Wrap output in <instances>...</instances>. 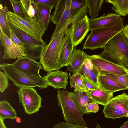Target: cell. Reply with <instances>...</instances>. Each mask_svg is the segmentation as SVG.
Here are the masks:
<instances>
[{
	"label": "cell",
	"mask_w": 128,
	"mask_h": 128,
	"mask_svg": "<svg viewBox=\"0 0 128 128\" xmlns=\"http://www.w3.org/2000/svg\"><path fill=\"white\" fill-rule=\"evenodd\" d=\"M86 92L94 102L104 106L107 104L113 96V92L105 90L101 88L88 90Z\"/></svg>",
	"instance_id": "ac0fdd59"
},
{
	"label": "cell",
	"mask_w": 128,
	"mask_h": 128,
	"mask_svg": "<svg viewBox=\"0 0 128 128\" xmlns=\"http://www.w3.org/2000/svg\"><path fill=\"white\" fill-rule=\"evenodd\" d=\"M9 38L15 44L24 49L26 52L24 44L16 35L10 26Z\"/></svg>",
	"instance_id": "ab89813d"
},
{
	"label": "cell",
	"mask_w": 128,
	"mask_h": 128,
	"mask_svg": "<svg viewBox=\"0 0 128 128\" xmlns=\"http://www.w3.org/2000/svg\"><path fill=\"white\" fill-rule=\"evenodd\" d=\"M86 1L91 18L92 19L97 18L104 0H86Z\"/></svg>",
	"instance_id": "4316f807"
},
{
	"label": "cell",
	"mask_w": 128,
	"mask_h": 128,
	"mask_svg": "<svg viewBox=\"0 0 128 128\" xmlns=\"http://www.w3.org/2000/svg\"><path fill=\"white\" fill-rule=\"evenodd\" d=\"M106 104L115 108L128 118V94L125 92L113 97Z\"/></svg>",
	"instance_id": "44dd1931"
},
{
	"label": "cell",
	"mask_w": 128,
	"mask_h": 128,
	"mask_svg": "<svg viewBox=\"0 0 128 128\" xmlns=\"http://www.w3.org/2000/svg\"><path fill=\"white\" fill-rule=\"evenodd\" d=\"M68 25L62 29L44 47L40 58L42 68L46 72L59 70L60 60L62 48L66 39Z\"/></svg>",
	"instance_id": "6da1fadb"
},
{
	"label": "cell",
	"mask_w": 128,
	"mask_h": 128,
	"mask_svg": "<svg viewBox=\"0 0 128 128\" xmlns=\"http://www.w3.org/2000/svg\"><path fill=\"white\" fill-rule=\"evenodd\" d=\"M8 23L38 40H43L41 30L33 23L8 10L7 14Z\"/></svg>",
	"instance_id": "ba28073f"
},
{
	"label": "cell",
	"mask_w": 128,
	"mask_h": 128,
	"mask_svg": "<svg viewBox=\"0 0 128 128\" xmlns=\"http://www.w3.org/2000/svg\"><path fill=\"white\" fill-rule=\"evenodd\" d=\"M86 6V0H72L70 7L72 17L82 8Z\"/></svg>",
	"instance_id": "d6a6232c"
},
{
	"label": "cell",
	"mask_w": 128,
	"mask_h": 128,
	"mask_svg": "<svg viewBox=\"0 0 128 128\" xmlns=\"http://www.w3.org/2000/svg\"><path fill=\"white\" fill-rule=\"evenodd\" d=\"M70 94L79 110L84 114H88L85 105L87 104L94 102L89 97L86 92L85 91L70 92Z\"/></svg>",
	"instance_id": "d6986e66"
},
{
	"label": "cell",
	"mask_w": 128,
	"mask_h": 128,
	"mask_svg": "<svg viewBox=\"0 0 128 128\" xmlns=\"http://www.w3.org/2000/svg\"><path fill=\"white\" fill-rule=\"evenodd\" d=\"M52 128H88L86 126L78 124H75L68 122H59Z\"/></svg>",
	"instance_id": "8d00e7d4"
},
{
	"label": "cell",
	"mask_w": 128,
	"mask_h": 128,
	"mask_svg": "<svg viewBox=\"0 0 128 128\" xmlns=\"http://www.w3.org/2000/svg\"><path fill=\"white\" fill-rule=\"evenodd\" d=\"M8 77L4 72L0 71V90L4 92L9 86Z\"/></svg>",
	"instance_id": "f35d334b"
},
{
	"label": "cell",
	"mask_w": 128,
	"mask_h": 128,
	"mask_svg": "<svg viewBox=\"0 0 128 128\" xmlns=\"http://www.w3.org/2000/svg\"><path fill=\"white\" fill-rule=\"evenodd\" d=\"M88 58L85 62L80 70L77 74H80L86 77L88 76L92 69L93 65L92 61Z\"/></svg>",
	"instance_id": "e575fe53"
},
{
	"label": "cell",
	"mask_w": 128,
	"mask_h": 128,
	"mask_svg": "<svg viewBox=\"0 0 128 128\" xmlns=\"http://www.w3.org/2000/svg\"><path fill=\"white\" fill-rule=\"evenodd\" d=\"M106 1L112 4V8L116 14L120 16L128 15V0H107Z\"/></svg>",
	"instance_id": "d4e9b609"
},
{
	"label": "cell",
	"mask_w": 128,
	"mask_h": 128,
	"mask_svg": "<svg viewBox=\"0 0 128 128\" xmlns=\"http://www.w3.org/2000/svg\"><path fill=\"white\" fill-rule=\"evenodd\" d=\"M67 0H58L55 10L51 16L50 20L56 26L59 22L65 10Z\"/></svg>",
	"instance_id": "484cf974"
},
{
	"label": "cell",
	"mask_w": 128,
	"mask_h": 128,
	"mask_svg": "<svg viewBox=\"0 0 128 128\" xmlns=\"http://www.w3.org/2000/svg\"><path fill=\"white\" fill-rule=\"evenodd\" d=\"M4 120L0 118V128H7L5 125Z\"/></svg>",
	"instance_id": "f6af8a7d"
},
{
	"label": "cell",
	"mask_w": 128,
	"mask_h": 128,
	"mask_svg": "<svg viewBox=\"0 0 128 128\" xmlns=\"http://www.w3.org/2000/svg\"><path fill=\"white\" fill-rule=\"evenodd\" d=\"M68 77L71 88H74V92H86L82 83V76L80 74L78 73L72 76L70 73Z\"/></svg>",
	"instance_id": "f546056e"
},
{
	"label": "cell",
	"mask_w": 128,
	"mask_h": 128,
	"mask_svg": "<svg viewBox=\"0 0 128 128\" xmlns=\"http://www.w3.org/2000/svg\"><path fill=\"white\" fill-rule=\"evenodd\" d=\"M0 28L4 33L9 38L10 36V26L7 18V14L9 10L6 6L3 7L0 5Z\"/></svg>",
	"instance_id": "83f0119b"
},
{
	"label": "cell",
	"mask_w": 128,
	"mask_h": 128,
	"mask_svg": "<svg viewBox=\"0 0 128 128\" xmlns=\"http://www.w3.org/2000/svg\"><path fill=\"white\" fill-rule=\"evenodd\" d=\"M90 55L83 51L74 48L70 60L67 70L72 73V75L77 74L80 70L85 62Z\"/></svg>",
	"instance_id": "4fadbf2b"
},
{
	"label": "cell",
	"mask_w": 128,
	"mask_h": 128,
	"mask_svg": "<svg viewBox=\"0 0 128 128\" xmlns=\"http://www.w3.org/2000/svg\"><path fill=\"white\" fill-rule=\"evenodd\" d=\"M58 0H34L37 4L46 5L55 7Z\"/></svg>",
	"instance_id": "b9f144b4"
},
{
	"label": "cell",
	"mask_w": 128,
	"mask_h": 128,
	"mask_svg": "<svg viewBox=\"0 0 128 128\" xmlns=\"http://www.w3.org/2000/svg\"><path fill=\"white\" fill-rule=\"evenodd\" d=\"M122 32L128 41V24L124 26Z\"/></svg>",
	"instance_id": "7bdbcfd3"
},
{
	"label": "cell",
	"mask_w": 128,
	"mask_h": 128,
	"mask_svg": "<svg viewBox=\"0 0 128 128\" xmlns=\"http://www.w3.org/2000/svg\"><path fill=\"white\" fill-rule=\"evenodd\" d=\"M88 59L97 67L100 73L101 71H104L115 74H128V69L104 59L98 55H90Z\"/></svg>",
	"instance_id": "9c48e42d"
},
{
	"label": "cell",
	"mask_w": 128,
	"mask_h": 128,
	"mask_svg": "<svg viewBox=\"0 0 128 128\" xmlns=\"http://www.w3.org/2000/svg\"><path fill=\"white\" fill-rule=\"evenodd\" d=\"M85 107L88 114L90 112L96 113L99 110L98 104L94 102L86 104Z\"/></svg>",
	"instance_id": "60d3db41"
},
{
	"label": "cell",
	"mask_w": 128,
	"mask_h": 128,
	"mask_svg": "<svg viewBox=\"0 0 128 128\" xmlns=\"http://www.w3.org/2000/svg\"><path fill=\"white\" fill-rule=\"evenodd\" d=\"M19 102L22 104L26 113L28 115L38 112L41 104L42 99L33 88L25 87L17 91Z\"/></svg>",
	"instance_id": "52a82bcc"
},
{
	"label": "cell",
	"mask_w": 128,
	"mask_h": 128,
	"mask_svg": "<svg viewBox=\"0 0 128 128\" xmlns=\"http://www.w3.org/2000/svg\"><path fill=\"white\" fill-rule=\"evenodd\" d=\"M72 0H67L64 12L57 25L56 26L50 40L57 35L67 25L71 24L72 17L70 12V4Z\"/></svg>",
	"instance_id": "7402d4cb"
},
{
	"label": "cell",
	"mask_w": 128,
	"mask_h": 128,
	"mask_svg": "<svg viewBox=\"0 0 128 128\" xmlns=\"http://www.w3.org/2000/svg\"><path fill=\"white\" fill-rule=\"evenodd\" d=\"M98 82L99 86L101 88L113 93L121 90H128L126 86L111 78L104 75H100Z\"/></svg>",
	"instance_id": "ffe728a7"
},
{
	"label": "cell",
	"mask_w": 128,
	"mask_h": 128,
	"mask_svg": "<svg viewBox=\"0 0 128 128\" xmlns=\"http://www.w3.org/2000/svg\"><path fill=\"white\" fill-rule=\"evenodd\" d=\"M74 47L71 37V28H67L66 37L64 44L60 56V64L62 68L68 65L70 60Z\"/></svg>",
	"instance_id": "e0dca14e"
},
{
	"label": "cell",
	"mask_w": 128,
	"mask_h": 128,
	"mask_svg": "<svg viewBox=\"0 0 128 128\" xmlns=\"http://www.w3.org/2000/svg\"><path fill=\"white\" fill-rule=\"evenodd\" d=\"M58 104L61 108L64 119L69 123L78 124L84 126L86 124L84 119V114L77 108L70 94L65 90L57 91Z\"/></svg>",
	"instance_id": "5b68a950"
},
{
	"label": "cell",
	"mask_w": 128,
	"mask_h": 128,
	"mask_svg": "<svg viewBox=\"0 0 128 128\" xmlns=\"http://www.w3.org/2000/svg\"><path fill=\"white\" fill-rule=\"evenodd\" d=\"M100 74V72L97 67L93 64L92 68L90 73L86 77L95 84L99 86L98 78Z\"/></svg>",
	"instance_id": "836d02e7"
},
{
	"label": "cell",
	"mask_w": 128,
	"mask_h": 128,
	"mask_svg": "<svg viewBox=\"0 0 128 128\" xmlns=\"http://www.w3.org/2000/svg\"><path fill=\"white\" fill-rule=\"evenodd\" d=\"M121 17L114 13L104 14L101 16L94 19L88 18L89 31L103 28L110 26L114 25Z\"/></svg>",
	"instance_id": "9a60e30c"
},
{
	"label": "cell",
	"mask_w": 128,
	"mask_h": 128,
	"mask_svg": "<svg viewBox=\"0 0 128 128\" xmlns=\"http://www.w3.org/2000/svg\"><path fill=\"white\" fill-rule=\"evenodd\" d=\"M16 117V111L7 100L0 102V118L14 119Z\"/></svg>",
	"instance_id": "cb8c5ba5"
},
{
	"label": "cell",
	"mask_w": 128,
	"mask_h": 128,
	"mask_svg": "<svg viewBox=\"0 0 128 128\" xmlns=\"http://www.w3.org/2000/svg\"><path fill=\"white\" fill-rule=\"evenodd\" d=\"M0 67L8 78L19 88L38 87L42 89L46 88L48 87L43 77L40 75H32L20 71L16 68L12 64H1Z\"/></svg>",
	"instance_id": "277c9868"
},
{
	"label": "cell",
	"mask_w": 128,
	"mask_h": 128,
	"mask_svg": "<svg viewBox=\"0 0 128 128\" xmlns=\"http://www.w3.org/2000/svg\"><path fill=\"white\" fill-rule=\"evenodd\" d=\"M100 75H104L109 77L128 88V74L124 75H119L102 71L100 72Z\"/></svg>",
	"instance_id": "4dcf8cb0"
},
{
	"label": "cell",
	"mask_w": 128,
	"mask_h": 128,
	"mask_svg": "<svg viewBox=\"0 0 128 128\" xmlns=\"http://www.w3.org/2000/svg\"><path fill=\"white\" fill-rule=\"evenodd\" d=\"M20 1L26 14V17L25 19L33 23L42 31L40 25L41 15L37 4L34 0H20Z\"/></svg>",
	"instance_id": "2e32d148"
},
{
	"label": "cell",
	"mask_w": 128,
	"mask_h": 128,
	"mask_svg": "<svg viewBox=\"0 0 128 128\" xmlns=\"http://www.w3.org/2000/svg\"><path fill=\"white\" fill-rule=\"evenodd\" d=\"M12 64L16 69L34 75H40V71L42 68L40 62H36L26 56L18 58Z\"/></svg>",
	"instance_id": "8fae6325"
},
{
	"label": "cell",
	"mask_w": 128,
	"mask_h": 128,
	"mask_svg": "<svg viewBox=\"0 0 128 128\" xmlns=\"http://www.w3.org/2000/svg\"><path fill=\"white\" fill-rule=\"evenodd\" d=\"M119 128H128V121H126Z\"/></svg>",
	"instance_id": "bcb514c9"
},
{
	"label": "cell",
	"mask_w": 128,
	"mask_h": 128,
	"mask_svg": "<svg viewBox=\"0 0 128 128\" xmlns=\"http://www.w3.org/2000/svg\"><path fill=\"white\" fill-rule=\"evenodd\" d=\"M98 55L102 58L128 69V41L122 32L106 44Z\"/></svg>",
	"instance_id": "7a4b0ae2"
},
{
	"label": "cell",
	"mask_w": 128,
	"mask_h": 128,
	"mask_svg": "<svg viewBox=\"0 0 128 128\" xmlns=\"http://www.w3.org/2000/svg\"><path fill=\"white\" fill-rule=\"evenodd\" d=\"M68 73L66 72L54 70L48 72L43 78L48 86L52 87L56 89H66L68 84Z\"/></svg>",
	"instance_id": "7c38bea8"
},
{
	"label": "cell",
	"mask_w": 128,
	"mask_h": 128,
	"mask_svg": "<svg viewBox=\"0 0 128 128\" xmlns=\"http://www.w3.org/2000/svg\"><path fill=\"white\" fill-rule=\"evenodd\" d=\"M0 44L1 45L3 46L4 43V38L2 31V29L0 28Z\"/></svg>",
	"instance_id": "ee69618b"
},
{
	"label": "cell",
	"mask_w": 128,
	"mask_h": 128,
	"mask_svg": "<svg viewBox=\"0 0 128 128\" xmlns=\"http://www.w3.org/2000/svg\"><path fill=\"white\" fill-rule=\"evenodd\" d=\"M124 18H120L112 26L98 28L91 31L84 44L82 50L104 48L113 37L122 32L124 28Z\"/></svg>",
	"instance_id": "3957f363"
},
{
	"label": "cell",
	"mask_w": 128,
	"mask_h": 128,
	"mask_svg": "<svg viewBox=\"0 0 128 128\" xmlns=\"http://www.w3.org/2000/svg\"><path fill=\"white\" fill-rule=\"evenodd\" d=\"M37 5L40 14L41 21L40 25L44 35L50 23L51 11L54 7L46 5Z\"/></svg>",
	"instance_id": "603a6c76"
},
{
	"label": "cell",
	"mask_w": 128,
	"mask_h": 128,
	"mask_svg": "<svg viewBox=\"0 0 128 128\" xmlns=\"http://www.w3.org/2000/svg\"><path fill=\"white\" fill-rule=\"evenodd\" d=\"M2 34L4 38V59H15L26 56V52L24 49L12 42L3 31Z\"/></svg>",
	"instance_id": "5bb4252c"
},
{
	"label": "cell",
	"mask_w": 128,
	"mask_h": 128,
	"mask_svg": "<svg viewBox=\"0 0 128 128\" xmlns=\"http://www.w3.org/2000/svg\"><path fill=\"white\" fill-rule=\"evenodd\" d=\"M82 83L86 92L89 90H94L100 88V86L90 81L84 76H82Z\"/></svg>",
	"instance_id": "74e56055"
},
{
	"label": "cell",
	"mask_w": 128,
	"mask_h": 128,
	"mask_svg": "<svg viewBox=\"0 0 128 128\" xmlns=\"http://www.w3.org/2000/svg\"><path fill=\"white\" fill-rule=\"evenodd\" d=\"M14 10L13 13L22 18H25L26 15L20 0H10Z\"/></svg>",
	"instance_id": "1f68e13d"
},
{
	"label": "cell",
	"mask_w": 128,
	"mask_h": 128,
	"mask_svg": "<svg viewBox=\"0 0 128 128\" xmlns=\"http://www.w3.org/2000/svg\"><path fill=\"white\" fill-rule=\"evenodd\" d=\"M103 112L106 118L115 119L118 118L125 117V115L121 112L115 108L106 104L104 106Z\"/></svg>",
	"instance_id": "f1b7e54d"
},
{
	"label": "cell",
	"mask_w": 128,
	"mask_h": 128,
	"mask_svg": "<svg viewBox=\"0 0 128 128\" xmlns=\"http://www.w3.org/2000/svg\"><path fill=\"white\" fill-rule=\"evenodd\" d=\"M88 8L86 6L72 17L71 25H72L78 21L82 19L86 15L88 12Z\"/></svg>",
	"instance_id": "d590c367"
},
{
	"label": "cell",
	"mask_w": 128,
	"mask_h": 128,
	"mask_svg": "<svg viewBox=\"0 0 128 128\" xmlns=\"http://www.w3.org/2000/svg\"><path fill=\"white\" fill-rule=\"evenodd\" d=\"M14 32L24 44L26 56L34 60L40 59L46 42L31 36L25 32L9 23Z\"/></svg>",
	"instance_id": "8992f818"
},
{
	"label": "cell",
	"mask_w": 128,
	"mask_h": 128,
	"mask_svg": "<svg viewBox=\"0 0 128 128\" xmlns=\"http://www.w3.org/2000/svg\"><path fill=\"white\" fill-rule=\"evenodd\" d=\"M71 37L74 47L81 43L89 31L88 18L86 15L71 25Z\"/></svg>",
	"instance_id": "30bf717a"
},
{
	"label": "cell",
	"mask_w": 128,
	"mask_h": 128,
	"mask_svg": "<svg viewBox=\"0 0 128 128\" xmlns=\"http://www.w3.org/2000/svg\"><path fill=\"white\" fill-rule=\"evenodd\" d=\"M15 119L17 123H20L21 122L22 120L20 118L17 117Z\"/></svg>",
	"instance_id": "7dc6e473"
}]
</instances>
